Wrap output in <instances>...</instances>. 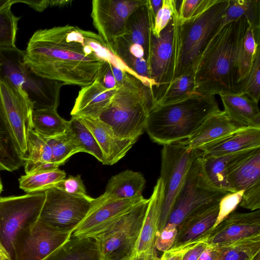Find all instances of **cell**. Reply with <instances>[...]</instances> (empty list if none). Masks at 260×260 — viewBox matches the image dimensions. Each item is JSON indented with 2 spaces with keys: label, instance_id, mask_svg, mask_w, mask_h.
Segmentation results:
<instances>
[{
  "label": "cell",
  "instance_id": "16",
  "mask_svg": "<svg viewBox=\"0 0 260 260\" xmlns=\"http://www.w3.org/2000/svg\"><path fill=\"white\" fill-rule=\"evenodd\" d=\"M164 198V185L159 178L149 199L143 225L129 260H159L155 242Z\"/></svg>",
  "mask_w": 260,
  "mask_h": 260
},
{
  "label": "cell",
  "instance_id": "36",
  "mask_svg": "<svg viewBox=\"0 0 260 260\" xmlns=\"http://www.w3.org/2000/svg\"><path fill=\"white\" fill-rule=\"evenodd\" d=\"M259 47L260 45L256 44L252 29L249 25L238 54L237 83L239 91L251 70Z\"/></svg>",
  "mask_w": 260,
  "mask_h": 260
},
{
  "label": "cell",
  "instance_id": "50",
  "mask_svg": "<svg viewBox=\"0 0 260 260\" xmlns=\"http://www.w3.org/2000/svg\"><path fill=\"white\" fill-rule=\"evenodd\" d=\"M208 245L207 241H205L196 246L186 252L182 260H198Z\"/></svg>",
  "mask_w": 260,
  "mask_h": 260
},
{
  "label": "cell",
  "instance_id": "21",
  "mask_svg": "<svg viewBox=\"0 0 260 260\" xmlns=\"http://www.w3.org/2000/svg\"><path fill=\"white\" fill-rule=\"evenodd\" d=\"M260 147V127H244L197 149L203 157L233 154Z\"/></svg>",
  "mask_w": 260,
  "mask_h": 260
},
{
  "label": "cell",
  "instance_id": "15",
  "mask_svg": "<svg viewBox=\"0 0 260 260\" xmlns=\"http://www.w3.org/2000/svg\"><path fill=\"white\" fill-rule=\"evenodd\" d=\"M0 97L13 139L20 153L26 160L28 134L32 129L33 108L29 102L4 78H0Z\"/></svg>",
  "mask_w": 260,
  "mask_h": 260
},
{
  "label": "cell",
  "instance_id": "19",
  "mask_svg": "<svg viewBox=\"0 0 260 260\" xmlns=\"http://www.w3.org/2000/svg\"><path fill=\"white\" fill-rule=\"evenodd\" d=\"M232 192L260 185V147L236 153L226 168Z\"/></svg>",
  "mask_w": 260,
  "mask_h": 260
},
{
  "label": "cell",
  "instance_id": "28",
  "mask_svg": "<svg viewBox=\"0 0 260 260\" xmlns=\"http://www.w3.org/2000/svg\"><path fill=\"white\" fill-rule=\"evenodd\" d=\"M194 87L193 72L182 75L169 83L153 87L151 90V109L188 97L194 92Z\"/></svg>",
  "mask_w": 260,
  "mask_h": 260
},
{
  "label": "cell",
  "instance_id": "49",
  "mask_svg": "<svg viewBox=\"0 0 260 260\" xmlns=\"http://www.w3.org/2000/svg\"><path fill=\"white\" fill-rule=\"evenodd\" d=\"M99 80L107 88H114L116 87V82L113 74L110 63L108 61L107 67Z\"/></svg>",
  "mask_w": 260,
  "mask_h": 260
},
{
  "label": "cell",
  "instance_id": "48",
  "mask_svg": "<svg viewBox=\"0 0 260 260\" xmlns=\"http://www.w3.org/2000/svg\"><path fill=\"white\" fill-rule=\"evenodd\" d=\"M203 2V0L180 1V5L177 8L178 20L182 21L189 19L197 11Z\"/></svg>",
  "mask_w": 260,
  "mask_h": 260
},
{
  "label": "cell",
  "instance_id": "44",
  "mask_svg": "<svg viewBox=\"0 0 260 260\" xmlns=\"http://www.w3.org/2000/svg\"><path fill=\"white\" fill-rule=\"evenodd\" d=\"M177 225L167 223L165 226L157 233L155 245L156 250L163 252L170 249L173 245L177 234Z\"/></svg>",
  "mask_w": 260,
  "mask_h": 260
},
{
  "label": "cell",
  "instance_id": "26",
  "mask_svg": "<svg viewBox=\"0 0 260 260\" xmlns=\"http://www.w3.org/2000/svg\"><path fill=\"white\" fill-rule=\"evenodd\" d=\"M219 95L223 111L232 121L242 127H260L258 103L245 94L227 93Z\"/></svg>",
  "mask_w": 260,
  "mask_h": 260
},
{
  "label": "cell",
  "instance_id": "51",
  "mask_svg": "<svg viewBox=\"0 0 260 260\" xmlns=\"http://www.w3.org/2000/svg\"><path fill=\"white\" fill-rule=\"evenodd\" d=\"M219 254V246L208 244L198 260H218Z\"/></svg>",
  "mask_w": 260,
  "mask_h": 260
},
{
  "label": "cell",
  "instance_id": "1",
  "mask_svg": "<svg viewBox=\"0 0 260 260\" xmlns=\"http://www.w3.org/2000/svg\"><path fill=\"white\" fill-rule=\"evenodd\" d=\"M86 30L69 24L36 31L23 51L24 63L37 75L81 87L102 77L108 61L89 47Z\"/></svg>",
  "mask_w": 260,
  "mask_h": 260
},
{
  "label": "cell",
  "instance_id": "54",
  "mask_svg": "<svg viewBox=\"0 0 260 260\" xmlns=\"http://www.w3.org/2000/svg\"><path fill=\"white\" fill-rule=\"evenodd\" d=\"M72 2V1L69 0H52L50 1V7H63L69 3H71Z\"/></svg>",
  "mask_w": 260,
  "mask_h": 260
},
{
  "label": "cell",
  "instance_id": "33",
  "mask_svg": "<svg viewBox=\"0 0 260 260\" xmlns=\"http://www.w3.org/2000/svg\"><path fill=\"white\" fill-rule=\"evenodd\" d=\"M31 123L32 129L44 137L62 135L69 127V121L60 117L55 109L33 110Z\"/></svg>",
  "mask_w": 260,
  "mask_h": 260
},
{
  "label": "cell",
  "instance_id": "37",
  "mask_svg": "<svg viewBox=\"0 0 260 260\" xmlns=\"http://www.w3.org/2000/svg\"><path fill=\"white\" fill-rule=\"evenodd\" d=\"M68 129L82 150L92 155L103 164L104 157L101 148L94 136L81 119L72 116L69 121Z\"/></svg>",
  "mask_w": 260,
  "mask_h": 260
},
{
  "label": "cell",
  "instance_id": "25",
  "mask_svg": "<svg viewBox=\"0 0 260 260\" xmlns=\"http://www.w3.org/2000/svg\"><path fill=\"white\" fill-rule=\"evenodd\" d=\"M154 21L146 0L144 4L129 16L126 22L125 34L119 38L127 44L141 46L144 49L147 61Z\"/></svg>",
  "mask_w": 260,
  "mask_h": 260
},
{
  "label": "cell",
  "instance_id": "3",
  "mask_svg": "<svg viewBox=\"0 0 260 260\" xmlns=\"http://www.w3.org/2000/svg\"><path fill=\"white\" fill-rule=\"evenodd\" d=\"M230 0H203L189 19L178 20V5L172 20L174 25L173 52L170 82L184 74L193 72L200 55L221 27L222 18Z\"/></svg>",
  "mask_w": 260,
  "mask_h": 260
},
{
  "label": "cell",
  "instance_id": "55",
  "mask_svg": "<svg viewBox=\"0 0 260 260\" xmlns=\"http://www.w3.org/2000/svg\"><path fill=\"white\" fill-rule=\"evenodd\" d=\"M17 3L18 0H0V11Z\"/></svg>",
  "mask_w": 260,
  "mask_h": 260
},
{
  "label": "cell",
  "instance_id": "13",
  "mask_svg": "<svg viewBox=\"0 0 260 260\" xmlns=\"http://www.w3.org/2000/svg\"><path fill=\"white\" fill-rule=\"evenodd\" d=\"M146 0H93L91 17L98 35L111 50L123 36L129 16Z\"/></svg>",
  "mask_w": 260,
  "mask_h": 260
},
{
  "label": "cell",
  "instance_id": "56",
  "mask_svg": "<svg viewBox=\"0 0 260 260\" xmlns=\"http://www.w3.org/2000/svg\"><path fill=\"white\" fill-rule=\"evenodd\" d=\"M2 190H3V185H2V182L1 181V179H0V194H1Z\"/></svg>",
  "mask_w": 260,
  "mask_h": 260
},
{
  "label": "cell",
  "instance_id": "14",
  "mask_svg": "<svg viewBox=\"0 0 260 260\" xmlns=\"http://www.w3.org/2000/svg\"><path fill=\"white\" fill-rule=\"evenodd\" d=\"M145 198L143 196L131 199L111 200L103 194L95 198L89 212L73 232L78 238H93L108 230L120 218Z\"/></svg>",
  "mask_w": 260,
  "mask_h": 260
},
{
  "label": "cell",
  "instance_id": "53",
  "mask_svg": "<svg viewBox=\"0 0 260 260\" xmlns=\"http://www.w3.org/2000/svg\"><path fill=\"white\" fill-rule=\"evenodd\" d=\"M162 1L163 0H147L149 9L154 20L157 12L162 7Z\"/></svg>",
  "mask_w": 260,
  "mask_h": 260
},
{
  "label": "cell",
  "instance_id": "17",
  "mask_svg": "<svg viewBox=\"0 0 260 260\" xmlns=\"http://www.w3.org/2000/svg\"><path fill=\"white\" fill-rule=\"evenodd\" d=\"M206 233L208 244L218 246L260 235V210L233 212Z\"/></svg>",
  "mask_w": 260,
  "mask_h": 260
},
{
  "label": "cell",
  "instance_id": "52",
  "mask_svg": "<svg viewBox=\"0 0 260 260\" xmlns=\"http://www.w3.org/2000/svg\"><path fill=\"white\" fill-rule=\"evenodd\" d=\"M18 3H23L31 7L35 10L42 12L50 7V1H22L18 0Z\"/></svg>",
  "mask_w": 260,
  "mask_h": 260
},
{
  "label": "cell",
  "instance_id": "35",
  "mask_svg": "<svg viewBox=\"0 0 260 260\" xmlns=\"http://www.w3.org/2000/svg\"><path fill=\"white\" fill-rule=\"evenodd\" d=\"M219 247L218 260H260V235Z\"/></svg>",
  "mask_w": 260,
  "mask_h": 260
},
{
  "label": "cell",
  "instance_id": "38",
  "mask_svg": "<svg viewBox=\"0 0 260 260\" xmlns=\"http://www.w3.org/2000/svg\"><path fill=\"white\" fill-rule=\"evenodd\" d=\"M44 138L51 149L52 162L58 167L63 165L73 155L82 152L69 129L62 135Z\"/></svg>",
  "mask_w": 260,
  "mask_h": 260
},
{
  "label": "cell",
  "instance_id": "29",
  "mask_svg": "<svg viewBox=\"0 0 260 260\" xmlns=\"http://www.w3.org/2000/svg\"><path fill=\"white\" fill-rule=\"evenodd\" d=\"M26 174L35 171L52 170L59 167L52 162V151L45 138L31 129L27 137Z\"/></svg>",
  "mask_w": 260,
  "mask_h": 260
},
{
  "label": "cell",
  "instance_id": "24",
  "mask_svg": "<svg viewBox=\"0 0 260 260\" xmlns=\"http://www.w3.org/2000/svg\"><path fill=\"white\" fill-rule=\"evenodd\" d=\"M243 127L220 110L208 117L191 137L182 142L190 149H197Z\"/></svg>",
  "mask_w": 260,
  "mask_h": 260
},
{
  "label": "cell",
  "instance_id": "23",
  "mask_svg": "<svg viewBox=\"0 0 260 260\" xmlns=\"http://www.w3.org/2000/svg\"><path fill=\"white\" fill-rule=\"evenodd\" d=\"M219 202L205 205L186 217L177 227L172 247L192 242L209 231L216 220Z\"/></svg>",
  "mask_w": 260,
  "mask_h": 260
},
{
  "label": "cell",
  "instance_id": "5",
  "mask_svg": "<svg viewBox=\"0 0 260 260\" xmlns=\"http://www.w3.org/2000/svg\"><path fill=\"white\" fill-rule=\"evenodd\" d=\"M151 107V90L139 79L126 73L98 119L119 137L137 140L145 131Z\"/></svg>",
  "mask_w": 260,
  "mask_h": 260
},
{
  "label": "cell",
  "instance_id": "8",
  "mask_svg": "<svg viewBox=\"0 0 260 260\" xmlns=\"http://www.w3.org/2000/svg\"><path fill=\"white\" fill-rule=\"evenodd\" d=\"M199 152L183 142L163 145L159 178L164 188L158 232L166 225L187 172Z\"/></svg>",
  "mask_w": 260,
  "mask_h": 260
},
{
  "label": "cell",
  "instance_id": "9",
  "mask_svg": "<svg viewBox=\"0 0 260 260\" xmlns=\"http://www.w3.org/2000/svg\"><path fill=\"white\" fill-rule=\"evenodd\" d=\"M149 199H145L123 215L112 227L93 239L102 260L129 258L139 236Z\"/></svg>",
  "mask_w": 260,
  "mask_h": 260
},
{
  "label": "cell",
  "instance_id": "34",
  "mask_svg": "<svg viewBox=\"0 0 260 260\" xmlns=\"http://www.w3.org/2000/svg\"><path fill=\"white\" fill-rule=\"evenodd\" d=\"M66 178V172L59 168L35 171L20 177L19 187L28 193L43 191L57 187Z\"/></svg>",
  "mask_w": 260,
  "mask_h": 260
},
{
  "label": "cell",
  "instance_id": "32",
  "mask_svg": "<svg viewBox=\"0 0 260 260\" xmlns=\"http://www.w3.org/2000/svg\"><path fill=\"white\" fill-rule=\"evenodd\" d=\"M241 17L247 19L256 44L260 45V1L230 0L221 26Z\"/></svg>",
  "mask_w": 260,
  "mask_h": 260
},
{
  "label": "cell",
  "instance_id": "43",
  "mask_svg": "<svg viewBox=\"0 0 260 260\" xmlns=\"http://www.w3.org/2000/svg\"><path fill=\"white\" fill-rule=\"evenodd\" d=\"M177 5V0H163L162 7L154 19L152 31L154 36L158 37L160 32L172 20L174 11Z\"/></svg>",
  "mask_w": 260,
  "mask_h": 260
},
{
  "label": "cell",
  "instance_id": "46",
  "mask_svg": "<svg viewBox=\"0 0 260 260\" xmlns=\"http://www.w3.org/2000/svg\"><path fill=\"white\" fill-rule=\"evenodd\" d=\"M57 187L71 195L80 197L88 196L80 175L69 176L63 180Z\"/></svg>",
  "mask_w": 260,
  "mask_h": 260
},
{
  "label": "cell",
  "instance_id": "11",
  "mask_svg": "<svg viewBox=\"0 0 260 260\" xmlns=\"http://www.w3.org/2000/svg\"><path fill=\"white\" fill-rule=\"evenodd\" d=\"M39 219L58 231L71 232L85 218L94 202L89 196L71 195L55 187L45 191Z\"/></svg>",
  "mask_w": 260,
  "mask_h": 260
},
{
  "label": "cell",
  "instance_id": "20",
  "mask_svg": "<svg viewBox=\"0 0 260 260\" xmlns=\"http://www.w3.org/2000/svg\"><path fill=\"white\" fill-rule=\"evenodd\" d=\"M97 141L104 157L105 165H113L122 158L137 140L117 136L98 118L79 117Z\"/></svg>",
  "mask_w": 260,
  "mask_h": 260
},
{
  "label": "cell",
  "instance_id": "42",
  "mask_svg": "<svg viewBox=\"0 0 260 260\" xmlns=\"http://www.w3.org/2000/svg\"><path fill=\"white\" fill-rule=\"evenodd\" d=\"M243 193V190L229 192L220 200L216 220L213 226L210 230L215 228L228 216L234 212L241 201Z\"/></svg>",
  "mask_w": 260,
  "mask_h": 260
},
{
  "label": "cell",
  "instance_id": "39",
  "mask_svg": "<svg viewBox=\"0 0 260 260\" xmlns=\"http://www.w3.org/2000/svg\"><path fill=\"white\" fill-rule=\"evenodd\" d=\"M235 154L208 157L202 156L205 171L209 179L216 186L229 192L232 191L228 181L226 168Z\"/></svg>",
  "mask_w": 260,
  "mask_h": 260
},
{
  "label": "cell",
  "instance_id": "40",
  "mask_svg": "<svg viewBox=\"0 0 260 260\" xmlns=\"http://www.w3.org/2000/svg\"><path fill=\"white\" fill-rule=\"evenodd\" d=\"M11 7L0 11V49L16 47L18 23L20 18L13 14Z\"/></svg>",
  "mask_w": 260,
  "mask_h": 260
},
{
  "label": "cell",
  "instance_id": "57",
  "mask_svg": "<svg viewBox=\"0 0 260 260\" xmlns=\"http://www.w3.org/2000/svg\"><path fill=\"white\" fill-rule=\"evenodd\" d=\"M123 260H129V258H127V259H123Z\"/></svg>",
  "mask_w": 260,
  "mask_h": 260
},
{
  "label": "cell",
  "instance_id": "30",
  "mask_svg": "<svg viewBox=\"0 0 260 260\" xmlns=\"http://www.w3.org/2000/svg\"><path fill=\"white\" fill-rule=\"evenodd\" d=\"M43 260H102L98 244L92 238L71 236L64 244Z\"/></svg>",
  "mask_w": 260,
  "mask_h": 260
},
{
  "label": "cell",
  "instance_id": "18",
  "mask_svg": "<svg viewBox=\"0 0 260 260\" xmlns=\"http://www.w3.org/2000/svg\"><path fill=\"white\" fill-rule=\"evenodd\" d=\"M173 36L172 19L158 37L152 35L147 63L150 78L156 83L155 86L170 82Z\"/></svg>",
  "mask_w": 260,
  "mask_h": 260
},
{
  "label": "cell",
  "instance_id": "45",
  "mask_svg": "<svg viewBox=\"0 0 260 260\" xmlns=\"http://www.w3.org/2000/svg\"><path fill=\"white\" fill-rule=\"evenodd\" d=\"M208 234H205L200 238L183 245L172 247L170 249L164 252L159 260H182L187 251L196 246L208 241Z\"/></svg>",
  "mask_w": 260,
  "mask_h": 260
},
{
  "label": "cell",
  "instance_id": "31",
  "mask_svg": "<svg viewBox=\"0 0 260 260\" xmlns=\"http://www.w3.org/2000/svg\"><path fill=\"white\" fill-rule=\"evenodd\" d=\"M25 161L12 136L0 97V171H15Z\"/></svg>",
  "mask_w": 260,
  "mask_h": 260
},
{
  "label": "cell",
  "instance_id": "6",
  "mask_svg": "<svg viewBox=\"0 0 260 260\" xmlns=\"http://www.w3.org/2000/svg\"><path fill=\"white\" fill-rule=\"evenodd\" d=\"M0 78L8 81L31 105L33 110L57 109L62 82L37 75L23 62V51L17 47L0 49Z\"/></svg>",
  "mask_w": 260,
  "mask_h": 260
},
{
  "label": "cell",
  "instance_id": "2",
  "mask_svg": "<svg viewBox=\"0 0 260 260\" xmlns=\"http://www.w3.org/2000/svg\"><path fill=\"white\" fill-rule=\"evenodd\" d=\"M249 25L245 17L222 26L211 38L193 69L194 92L238 93V58Z\"/></svg>",
  "mask_w": 260,
  "mask_h": 260
},
{
  "label": "cell",
  "instance_id": "27",
  "mask_svg": "<svg viewBox=\"0 0 260 260\" xmlns=\"http://www.w3.org/2000/svg\"><path fill=\"white\" fill-rule=\"evenodd\" d=\"M146 183L142 173L126 170L109 180L103 195L111 200L131 199L142 196Z\"/></svg>",
  "mask_w": 260,
  "mask_h": 260
},
{
  "label": "cell",
  "instance_id": "4",
  "mask_svg": "<svg viewBox=\"0 0 260 260\" xmlns=\"http://www.w3.org/2000/svg\"><path fill=\"white\" fill-rule=\"evenodd\" d=\"M220 110L215 95L193 92L180 101L152 108L145 131L152 141L162 146L183 141Z\"/></svg>",
  "mask_w": 260,
  "mask_h": 260
},
{
  "label": "cell",
  "instance_id": "41",
  "mask_svg": "<svg viewBox=\"0 0 260 260\" xmlns=\"http://www.w3.org/2000/svg\"><path fill=\"white\" fill-rule=\"evenodd\" d=\"M238 93L245 94L258 103L260 96V47L257 50L251 70Z\"/></svg>",
  "mask_w": 260,
  "mask_h": 260
},
{
  "label": "cell",
  "instance_id": "22",
  "mask_svg": "<svg viewBox=\"0 0 260 260\" xmlns=\"http://www.w3.org/2000/svg\"><path fill=\"white\" fill-rule=\"evenodd\" d=\"M116 87L107 88L98 79L81 87L71 112V116L98 118L111 102Z\"/></svg>",
  "mask_w": 260,
  "mask_h": 260
},
{
  "label": "cell",
  "instance_id": "12",
  "mask_svg": "<svg viewBox=\"0 0 260 260\" xmlns=\"http://www.w3.org/2000/svg\"><path fill=\"white\" fill-rule=\"evenodd\" d=\"M72 234L56 230L39 218L18 234L13 260H43L68 241Z\"/></svg>",
  "mask_w": 260,
  "mask_h": 260
},
{
  "label": "cell",
  "instance_id": "10",
  "mask_svg": "<svg viewBox=\"0 0 260 260\" xmlns=\"http://www.w3.org/2000/svg\"><path fill=\"white\" fill-rule=\"evenodd\" d=\"M45 199V191L0 197V240L12 260L18 234L39 219Z\"/></svg>",
  "mask_w": 260,
  "mask_h": 260
},
{
  "label": "cell",
  "instance_id": "47",
  "mask_svg": "<svg viewBox=\"0 0 260 260\" xmlns=\"http://www.w3.org/2000/svg\"><path fill=\"white\" fill-rule=\"evenodd\" d=\"M240 207L251 211L260 209V185L243 191Z\"/></svg>",
  "mask_w": 260,
  "mask_h": 260
},
{
  "label": "cell",
  "instance_id": "7",
  "mask_svg": "<svg viewBox=\"0 0 260 260\" xmlns=\"http://www.w3.org/2000/svg\"><path fill=\"white\" fill-rule=\"evenodd\" d=\"M229 192L216 186L209 179L203 158L199 153L187 172L167 223L178 226L192 213L205 205L219 202Z\"/></svg>",
  "mask_w": 260,
  "mask_h": 260
}]
</instances>
